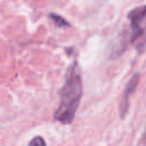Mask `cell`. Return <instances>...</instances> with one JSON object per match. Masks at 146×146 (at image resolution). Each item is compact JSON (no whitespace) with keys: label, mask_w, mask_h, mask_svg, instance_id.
Here are the masks:
<instances>
[{"label":"cell","mask_w":146,"mask_h":146,"mask_svg":"<svg viewBox=\"0 0 146 146\" xmlns=\"http://www.w3.org/2000/svg\"><path fill=\"white\" fill-rule=\"evenodd\" d=\"M29 146H46V141L41 136H35L29 144Z\"/></svg>","instance_id":"5"},{"label":"cell","mask_w":146,"mask_h":146,"mask_svg":"<svg viewBox=\"0 0 146 146\" xmlns=\"http://www.w3.org/2000/svg\"><path fill=\"white\" fill-rule=\"evenodd\" d=\"M138 82H139V74H135L128 82V84L125 86V89L123 91V96H122V100H121V104H120V116L123 119L128 112V108H129V98L130 96L133 94V91L136 90L137 86H138Z\"/></svg>","instance_id":"3"},{"label":"cell","mask_w":146,"mask_h":146,"mask_svg":"<svg viewBox=\"0 0 146 146\" xmlns=\"http://www.w3.org/2000/svg\"><path fill=\"white\" fill-rule=\"evenodd\" d=\"M82 96V81L78 63L74 62L66 72L64 86L60 89L59 106L54 113V120L70 124L74 117Z\"/></svg>","instance_id":"1"},{"label":"cell","mask_w":146,"mask_h":146,"mask_svg":"<svg viewBox=\"0 0 146 146\" xmlns=\"http://www.w3.org/2000/svg\"><path fill=\"white\" fill-rule=\"evenodd\" d=\"M128 18L130 19V26H131V42H136L137 40L141 39L144 30H143V21L146 18V5L141 7H137L132 9L128 14Z\"/></svg>","instance_id":"2"},{"label":"cell","mask_w":146,"mask_h":146,"mask_svg":"<svg viewBox=\"0 0 146 146\" xmlns=\"http://www.w3.org/2000/svg\"><path fill=\"white\" fill-rule=\"evenodd\" d=\"M50 18L54 21V23L59 26V27H64V26H68V23L59 15H56V14H50Z\"/></svg>","instance_id":"4"}]
</instances>
